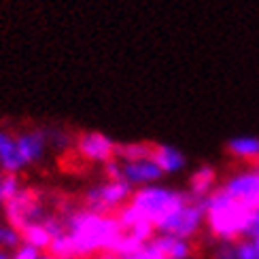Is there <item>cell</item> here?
Returning a JSON list of instances; mask_svg holds the SVG:
<instances>
[{
	"mask_svg": "<svg viewBox=\"0 0 259 259\" xmlns=\"http://www.w3.org/2000/svg\"><path fill=\"white\" fill-rule=\"evenodd\" d=\"M66 234L70 236L74 259H85L100 253H111L115 240L125 232L117 214L77 208L66 212Z\"/></svg>",
	"mask_w": 259,
	"mask_h": 259,
	"instance_id": "6da1fadb",
	"label": "cell"
},
{
	"mask_svg": "<svg viewBox=\"0 0 259 259\" xmlns=\"http://www.w3.org/2000/svg\"><path fill=\"white\" fill-rule=\"evenodd\" d=\"M200 202L206 210V228L214 238L221 242H236L244 238L253 208L232 198L223 187L214 189Z\"/></svg>",
	"mask_w": 259,
	"mask_h": 259,
	"instance_id": "7a4b0ae2",
	"label": "cell"
},
{
	"mask_svg": "<svg viewBox=\"0 0 259 259\" xmlns=\"http://www.w3.org/2000/svg\"><path fill=\"white\" fill-rule=\"evenodd\" d=\"M191 200L193 198L189 196V191H179V189H172V187L159 185L157 183V185H147V187L134 189L127 204L134 208L140 221L153 223L157 230V225L166 217H170L172 212H177Z\"/></svg>",
	"mask_w": 259,
	"mask_h": 259,
	"instance_id": "3957f363",
	"label": "cell"
},
{
	"mask_svg": "<svg viewBox=\"0 0 259 259\" xmlns=\"http://www.w3.org/2000/svg\"><path fill=\"white\" fill-rule=\"evenodd\" d=\"M130 198H132V187L125 181H104L85 191L83 204L88 210L113 214L115 210H121Z\"/></svg>",
	"mask_w": 259,
	"mask_h": 259,
	"instance_id": "277c9868",
	"label": "cell"
},
{
	"mask_svg": "<svg viewBox=\"0 0 259 259\" xmlns=\"http://www.w3.org/2000/svg\"><path fill=\"white\" fill-rule=\"evenodd\" d=\"M204 223H206V210H204L202 202L191 200L189 204H185L183 208H179L177 212H172L170 217L161 221L157 225V234H168L175 236V238L191 240L202 230Z\"/></svg>",
	"mask_w": 259,
	"mask_h": 259,
	"instance_id": "5b68a950",
	"label": "cell"
},
{
	"mask_svg": "<svg viewBox=\"0 0 259 259\" xmlns=\"http://www.w3.org/2000/svg\"><path fill=\"white\" fill-rule=\"evenodd\" d=\"M3 210H5V221L17 232H21L30 223L42 221L47 217V212L38 200V193L34 189H21L13 200L7 202Z\"/></svg>",
	"mask_w": 259,
	"mask_h": 259,
	"instance_id": "8992f818",
	"label": "cell"
},
{
	"mask_svg": "<svg viewBox=\"0 0 259 259\" xmlns=\"http://www.w3.org/2000/svg\"><path fill=\"white\" fill-rule=\"evenodd\" d=\"M77 151L83 159L92 161V164H106L115 157L117 151V143L104 132H96V130H90V132H81L77 138Z\"/></svg>",
	"mask_w": 259,
	"mask_h": 259,
	"instance_id": "52a82bcc",
	"label": "cell"
},
{
	"mask_svg": "<svg viewBox=\"0 0 259 259\" xmlns=\"http://www.w3.org/2000/svg\"><path fill=\"white\" fill-rule=\"evenodd\" d=\"M223 189L230 193L232 198L240 200L249 208H259V168L244 170L238 175L230 177L223 183Z\"/></svg>",
	"mask_w": 259,
	"mask_h": 259,
	"instance_id": "ba28073f",
	"label": "cell"
},
{
	"mask_svg": "<svg viewBox=\"0 0 259 259\" xmlns=\"http://www.w3.org/2000/svg\"><path fill=\"white\" fill-rule=\"evenodd\" d=\"M164 177L151 157L138 159V161H121V179L130 187H147V185H157Z\"/></svg>",
	"mask_w": 259,
	"mask_h": 259,
	"instance_id": "9c48e42d",
	"label": "cell"
},
{
	"mask_svg": "<svg viewBox=\"0 0 259 259\" xmlns=\"http://www.w3.org/2000/svg\"><path fill=\"white\" fill-rule=\"evenodd\" d=\"M49 143V134L42 130H24L17 134V147H19V155L24 159L26 166H32L36 161L42 159L47 151Z\"/></svg>",
	"mask_w": 259,
	"mask_h": 259,
	"instance_id": "30bf717a",
	"label": "cell"
},
{
	"mask_svg": "<svg viewBox=\"0 0 259 259\" xmlns=\"http://www.w3.org/2000/svg\"><path fill=\"white\" fill-rule=\"evenodd\" d=\"M24 168L26 164L19 155L17 134L9 132V130H0V172H5V175H17Z\"/></svg>",
	"mask_w": 259,
	"mask_h": 259,
	"instance_id": "8fae6325",
	"label": "cell"
},
{
	"mask_svg": "<svg viewBox=\"0 0 259 259\" xmlns=\"http://www.w3.org/2000/svg\"><path fill=\"white\" fill-rule=\"evenodd\" d=\"M151 159L159 166V170L166 175H179L187 168V155L175 145H153Z\"/></svg>",
	"mask_w": 259,
	"mask_h": 259,
	"instance_id": "7c38bea8",
	"label": "cell"
},
{
	"mask_svg": "<svg viewBox=\"0 0 259 259\" xmlns=\"http://www.w3.org/2000/svg\"><path fill=\"white\" fill-rule=\"evenodd\" d=\"M217 185V168L210 164H202L189 175V196L193 200H204L214 191Z\"/></svg>",
	"mask_w": 259,
	"mask_h": 259,
	"instance_id": "4fadbf2b",
	"label": "cell"
},
{
	"mask_svg": "<svg viewBox=\"0 0 259 259\" xmlns=\"http://www.w3.org/2000/svg\"><path fill=\"white\" fill-rule=\"evenodd\" d=\"M228 153L236 159L242 161H259V138L251 134H240V136H232L225 143Z\"/></svg>",
	"mask_w": 259,
	"mask_h": 259,
	"instance_id": "5bb4252c",
	"label": "cell"
},
{
	"mask_svg": "<svg viewBox=\"0 0 259 259\" xmlns=\"http://www.w3.org/2000/svg\"><path fill=\"white\" fill-rule=\"evenodd\" d=\"M151 242L164 253L166 259H189L191 257V244L183 238H175V236H168V234H157Z\"/></svg>",
	"mask_w": 259,
	"mask_h": 259,
	"instance_id": "9a60e30c",
	"label": "cell"
},
{
	"mask_svg": "<svg viewBox=\"0 0 259 259\" xmlns=\"http://www.w3.org/2000/svg\"><path fill=\"white\" fill-rule=\"evenodd\" d=\"M21 240H24L26 244H30V246H34V249H38V251H49V244L53 240V236L45 228V223L36 221V223H30L21 230Z\"/></svg>",
	"mask_w": 259,
	"mask_h": 259,
	"instance_id": "2e32d148",
	"label": "cell"
},
{
	"mask_svg": "<svg viewBox=\"0 0 259 259\" xmlns=\"http://www.w3.org/2000/svg\"><path fill=\"white\" fill-rule=\"evenodd\" d=\"M153 153V145L151 143H123L117 145L115 157L119 161H138V159H147Z\"/></svg>",
	"mask_w": 259,
	"mask_h": 259,
	"instance_id": "e0dca14e",
	"label": "cell"
},
{
	"mask_svg": "<svg viewBox=\"0 0 259 259\" xmlns=\"http://www.w3.org/2000/svg\"><path fill=\"white\" fill-rule=\"evenodd\" d=\"M145 244H147V242H143V240H140L138 236H134L132 232H123L119 238L115 240L111 253H115V255H134L136 251L143 249Z\"/></svg>",
	"mask_w": 259,
	"mask_h": 259,
	"instance_id": "ac0fdd59",
	"label": "cell"
},
{
	"mask_svg": "<svg viewBox=\"0 0 259 259\" xmlns=\"http://www.w3.org/2000/svg\"><path fill=\"white\" fill-rule=\"evenodd\" d=\"M21 189L24 187H21L17 175H3V179H0V208H5L7 202L13 200Z\"/></svg>",
	"mask_w": 259,
	"mask_h": 259,
	"instance_id": "d6986e66",
	"label": "cell"
},
{
	"mask_svg": "<svg viewBox=\"0 0 259 259\" xmlns=\"http://www.w3.org/2000/svg\"><path fill=\"white\" fill-rule=\"evenodd\" d=\"M98 259H166L153 242H147L143 249L136 251L134 255H115V253H100Z\"/></svg>",
	"mask_w": 259,
	"mask_h": 259,
	"instance_id": "ffe728a7",
	"label": "cell"
},
{
	"mask_svg": "<svg viewBox=\"0 0 259 259\" xmlns=\"http://www.w3.org/2000/svg\"><path fill=\"white\" fill-rule=\"evenodd\" d=\"M51 255H56L60 259H74V253H72V242H70V236L64 232L62 236H56L49 244V251Z\"/></svg>",
	"mask_w": 259,
	"mask_h": 259,
	"instance_id": "44dd1931",
	"label": "cell"
},
{
	"mask_svg": "<svg viewBox=\"0 0 259 259\" xmlns=\"http://www.w3.org/2000/svg\"><path fill=\"white\" fill-rule=\"evenodd\" d=\"M19 244H24L21 232L11 228L9 223H0V249H13L15 251Z\"/></svg>",
	"mask_w": 259,
	"mask_h": 259,
	"instance_id": "7402d4cb",
	"label": "cell"
},
{
	"mask_svg": "<svg viewBox=\"0 0 259 259\" xmlns=\"http://www.w3.org/2000/svg\"><path fill=\"white\" fill-rule=\"evenodd\" d=\"M234 249H236V259H259L255 244H253V240H249V238L236 240V242H234Z\"/></svg>",
	"mask_w": 259,
	"mask_h": 259,
	"instance_id": "603a6c76",
	"label": "cell"
},
{
	"mask_svg": "<svg viewBox=\"0 0 259 259\" xmlns=\"http://www.w3.org/2000/svg\"><path fill=\"white\" fill-rule=\"evenodd\" d=\"M40 255H42V251H38V249H34V246L24 242L13 251L11 259H40Z\"/></svg>",
	"mask_w": 259,
	"mask_h": 259,
	"instance_id": "cb8c5ba5",
	"label": "cell"
},
{
	"mask_svg": "<svg viewBox=\"0 0 259 259\" xmlns=\"http://www.w3.org/2000/svg\"><path fill=\"white\" fill-rule=\"evenodd\" d=\"M104 177H106V181H123L121 179V161L117 157H113L111 161L104 164Z\"/></svg>",
	"mask_w": 259,
	"mask_h": 259,
	"instance_id": "d4e9b609",
	"label": "cell"
},
{
	"mask_svg": "<svg viewBox=\"0 0 259 259\" xmlns=\"http://www.w3.org/2000/svg\"><path fill=\"white\" fill-rule=\"evenodd\" d=\"M244 238H259V208H255L251 212V219H249V225H246V232H244Z\"/></svg>",
	"mask_w": 259,
	"mask_h": 259,
	"instance_id": "484cf974",
	"label": "cell"
},
{
	"mask_svg": "<svg viewBox=\"0 0 259 259\" xmlns=\"http://www.w3.org/2000/svg\"><path fill=\"white\" fill-rule=\"evenodd\" d=\"M214 259H236L234 242H219V246L214 249Z\"/></svg>",
	"mask_w": 259,
	"mask_h": 259,
	"instance_id": "4316f807",
	"label": "cell"
},
{
	"mask_svg": "<svg viewBox=\"0 0 259 259\" xmlns=\"http://www.w3.org/2000/svg\"><path fill=\"white\" fill-rule=\"evenodd\" d=\"M40 259H60V257H56V255H51V253H42V255H40Z\"/></svg>",
	"mask_w": 259,
	"mask_h": 259,
	"instance_id": "83f0119b",
	"label": "cell"
},
{
	"mask_svg": "<svg viewBox=\"0 0 259 259\" xmlns=\"http://www.w3.org/2000/svg\"><path fill=\"white\" fill-rule=\"evenodd\" d=\"M0 259H11V255H9L5 249H0Z\"/></svg>",
	"mask_w": 259,
	"mask_h": 259,
	"instance_id": "f1b7e54d",
	"label": "cell"
},
{
	"mask_svg": "<svg viewBox=\"0 0 259 259\" xmlns=\"http://www.w3.org/2000/svg\"><path fill=\"white\" fill-rule=\"evenodd\" d=\"M253 244H255V249H257V255H259V238H253Z\"/></svg>",
	"mask_w": 259,
	"mask_h": 259,
	"instance_id": "f546056e",
	"label": "cell"
},
{
	"mask_svg": "<svg viewBox=\"0 0 259 259\" xmlns=\"http://www.w3.org/2000/svg\"><path fill=\"white\" fill-rule=\"evenodd\" d=\"M0 179H3V172H0Z\"/></svg>",
	"mask_w": 259,
	"mask_h": 259,
	"instance_id": "4dcf8cb0",
	"label": "cell"
}]
</instances>
